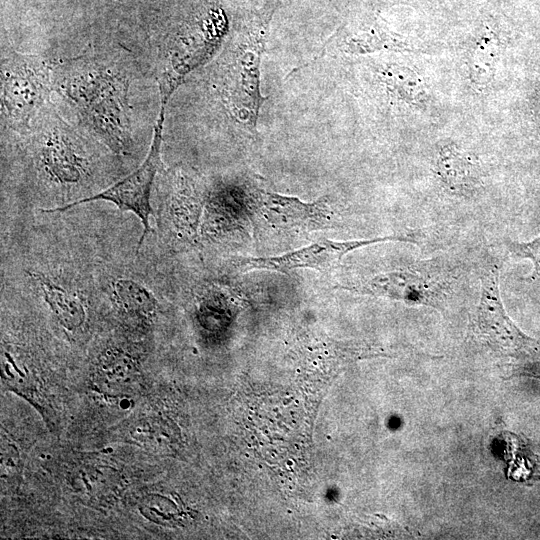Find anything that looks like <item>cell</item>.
I'll list each match as a JSON object with an SVG mask.
<instances>
[{"label":"cell","mask_w":540,"mask_h":540,"mask_svg":"<svg viewBox=\"0 0 540 540\" xmlns=\"http://www.w3.org/2000/svg\"><path fill=\"white\" fill-rule=\"evenodd\" d=\"M54 68L37 55L9 51L1 58V120L6 126L30 124L54 91Z\"/></svg>","instance_id":"3"},{"label":"cell","mask_w":540,"mask_h":540,"mask_svg":"<svg viewBox=\"0 0 540 540\" xmlns=\"http://www.w3.org/2000/svg\"><path fill=\"white\" fill-rule=\"evenodd\" d=\"M256 211L268 224L282 229H319L332 226L326 199L304 203L296 197L264 190L252 193Z\"/></svg>","instance_id":"9"},{"label":"cell","mask_w":540,"mask_h":540,"mask_svg":"<svg viewBox=\"0 0 540 540\" xmlns=\"http://www.w3.org/2000/svg\"><path fill=\"white\" fill-rule=\"evenodd\" d=\"M165 114L159 113L149 152L143 163L131 174L119 180L101 192L73 201L61 207L44 209L43 212H63L87 202L104 200L115 204L122 211L134 213L143 226V232L138 241L139 250L145 237L152 231L150 215L152 212L150 197L155 175L161 165L162 130Z\"/></svg>","instance_id":"5"},{"label":"cell","mask_w":540,"mask_h":540,"mask_svg":"<svg viewBox=\"0 0 540 540\" xmlns=\"http://www.w3.org/2000/svg\"><path fill=\"white\" fill-rule=\"evenodd\" d=\"M39 290L55 317L67 329L81 327L85 321V308L81 299L62 285L44 277L37 278Z\"/></svg>","instance_id":"17"},{"label":"cell","mask_w":540,"mask_h":540,"mask_svg":"<svg viewBox=\"0 0 540 540\" xmlns=\"http://www.w3.org/2000/svg\"><path fill=\"white\" fill-rule=\"evenodd\" d=\"M500 42L496 32L485 28L475 38L468 55V74L477 91H485L494 81Z\"/></svg>","instance_id":"15"},{"label":"cell","mask_w":540,"mask_h":540,"mask_svg":"<svg viewBox=\"0 0 540 540\" xmlns=\"http://www.w3.org/2000/svg\"><path fill=\"white\" fill-rule=\"evenodd\" d=\"M347 289L410 305L443 309L450 292V279L432 263H425L420 267L380 273Z\"/></svg>","instance_id":"6"},{"label":"cell","mask_w":540,"mask_h":540,"mask_svg":"<svg viewBox=\"0 0 540 540\" xmlns=\"http://www.w3.org/2000/svg\"><path fill=\"white\" fill-rule=\"evenodd\" d=\"M70 483L84 502L97 506L113 503L124 488L123 476L114 467L96 462L77 467Z\"/></svg>","instance_id":"11"},{"label":"cell","mask_w":540,"mask_h":540,"mask_svg":"<svg viewBox=\"0 0 540 540\" xmlns=\"http://www.w3.org/2000/svg\"><path fill=\"white\" fill-rule=\"evenodd\" d=\"M41 160L48 175L60 183H75L85 171L84 161L65 137L49 136L41 151Z\"/></svg>","instance_id":"16"},{"label":"cell","mask_w":540,"mask_h":540,"mask_svg":"<svg viewBox=\"0 0 540 540\" xmlns=\"http://www.w3.org/2000/svg\"><path fill=\"white\" fill-rule=\"evenodd\" d=\"M481 294L472 318L476 337L495 352L514 355L530 346L512 323L503 307L499 292V270L496 263L481 268Z\"/></svg>","instance_id":"7"},{"label":"cell","mask_w":540,"mask_h":540,"mask_svg":"<svg viewBox=\"0 0 540 540\" xmlns=\"http://www.w3.org/2000/svg\"><path fill=\"white\" fill-rule=\"evenodd\" d=\"M435 172L445 188L455 194H468L479 183V172L470 156L454 144H445L437 152Z\"/></svg>","instance_id":"13"},{"label":"cell","mask_w":540,"mask_h":540,"mask_svg":"<svg viewBox=\"0 0 540 540\" xmlns=\"http://www.w3.org/2000/svg\"><path fill=\"white\" fill-rule=\"evenodd\" d=\"M226 34V21L212 13L200 23L176 33L162 44L157 63L160 111L166 106L186 77L209 61L219 49Z\"/></svg>","instance_id":"4"},{"label":"cell","mask_w":540,"mask_h":540,"mask_svg":"<svg viewBox=\"0 0 540 540\" xmlns=\"http://www.w3.org/2000/svg\"><path fill=\"white\" fill-rule=\"evenodd\" d=\"M402 1L424 3V2H427L429 0H402Z\"/></svg>","instance_id":"21"},{"label":"cell","mask_w":540,"mask_h":540,"mask_svg":"<svg viewBox=\"0 0 540 540\" xmlns=\"http://www.w3.org/2000/svg\"><path fill=\"white\" fill-rule=\"evenodd\" d=\"M54 91L75 107L83 120L115 153L131 146L128 80L103 57L85 54L55 66Z\"/></svg>","instance_id":"1"},{"label":"cell","mask_w":540,"mask_h":540,"mask_svg":"<svg viewBox=\"0 0 540 540\" xmlns=\"http://www.w3.org/2000/svg\"><path fill=\"white\" fill-rule=\"evenodd\" d=\"M20 464L18 449L8 439L1 441V470L5 476H13Z\"/></svg>","instance_id":"20"},{"label":"cell","mask_w":540,"mask_h":540,"mask_svg":"<svg viewBox=\"0 0 540 540\" xmlns=\"http://www.w3.org/2000/svg\"><path fill=\"white\" fill-rule=\"evenodd\" d=\"M271 13L254 20L227 47L219 63L217 88L230 116L249 132L256 131L265 97L260 90V66Z\"/></svg>","instance_id":"2"},{"label":"cell","mask_w":540,"mask_h":540,"mask_svg":"<svg viewBox=\"0 0 540 540\" xmlns=\"http://www.w3.org/2000/svg\"><path fill=\"white\" fill-rule=\"evenodd\" d=\"M388 98L411 107L423 108L428 101L424 79L413 68L400 63H385L377 71Z\"/></svg>","instance_id":"12"},{"label":"cell","mask_w":540,"mask_h":540,"mask_svg":"<svg viewBox=\"0 0 540 540\" xmlns=\"http://www.w3.org/2000/svg\"><path fill=\"white\" fill-rule=\"evenodd\" d=\"M112 294L118 307L131 317L149 319L155 315L156 298L148 288L135 280H116L112 286Z\"/></svg>","instance_id":"18"},{"label":"cell","mask_w":540,"mask_h":540,"mask_svg":"<svg viewBox=\"0 0 540 540\" xmlns=\"http://www.w3.org/2000/svg\"><path fill=\"white\" fill-rule=\"evenodd\" d=\"M387 241L416 242L411 235H390L351 241L323 239L280 256L241 258L237 260V265L244 271L258 269L287 273L295 269L309 268L325 272L339 267L349 252Z\"/></svg>","instance_id":"8"},{"label":"cell","mask_w":540,"mask_h":540,"mask_svg":"<svg viewBox=\"0 0 540 540\" xmlns=\"http://www.w3.org/2000/svg\"><path fill=\"white\" fill-rule=\"evenodd\" d=\"M130 435L139 445L154 451L163 450L172 442L169 425L157 417L139 420L132 426Z\"/></svg>","instance_id":"19"},{"label":"cell","mask_w":540,"mask_h":540,"mask_svg":"<svg viewBox=\"0 0 540 540\" xmlns=\"http://www.w3.org/2000/svg\"><path fill=\"white\" fill-rule=\"evenodd\" d=\"M139 371L130 355L117 349L103 353L96 365L95 381L99 390L110 397L124 396L138 382Z\"/></svg>","instance_id":"14"},{"label":"cell","mask_w":540,"mask_h":540,"mask_svg":"<svg viewBox=\"0 0 540 540\" xmlns=\"http://www.w3.org/2000/svg\"><path fill=\"white\" fill-rule=\"evenodd\" d=\"M411 42L378 23L363 24L358 27H342L323 45L318 57L328 53L366 55L375 52H416Z\"/></svg>","instance_id":"10"}]
</instances>
